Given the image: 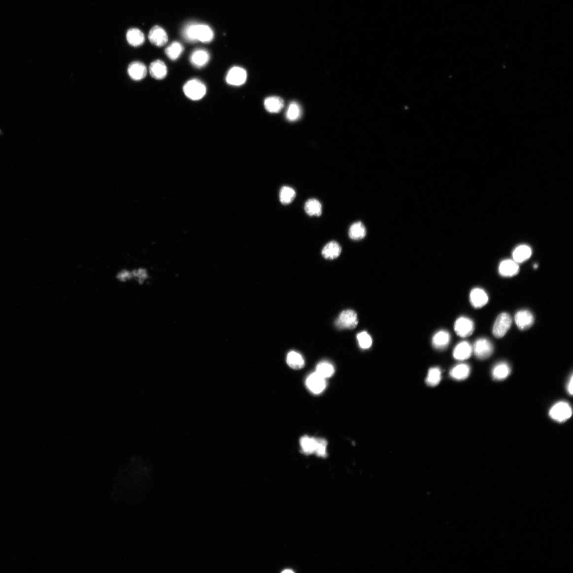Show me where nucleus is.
<instances>
[{
  "mask_svg": "<svg viewBox=\"0 0 573 573\" xmlns=\"http://www.w3.org/2000/svg\"><path fill=\"white\" fill-rule=\"evenodd\" d=\"M213 35L211 28L204 24L190 23L186 25L183 31V37L191 42L200 41L203 43H209L213 39Z\"/></svg>",
  "mask_w": 573,
  "mask_h": 573,
  "instance_id": "nucleus-1",
  "label": "nucleus"
},
{
  "mask_svg": "<svg viewBox=\"0 0 573 573\" xmlns=\"http://www.w3.org/2000/svg\"><path fill=\"white\" fill-rule=\"evenodd\" d=\"M185 95L192 101L202 99L206 92V88L203 83L197 79H193L188 82L183 87Z\"/></svg>",
  "mask_w": 573,
  "mask_h": 573,
  "instance_id": "nucleus-2",
  "label": "nucleus"
},
{
  "mask_svg": "<svg viewBox=\"0 0 573 573\" xmlns=\"http://www.w3.org/2000/svg\"><path fill=\"white\" fill-rule=\"evenodd\" d=\"M573 411L571 405L566 402L556 403L549 411L550 417L560 423H564L572 416Z\"/></svg>",
  "mask_w": 573,
  "mask_h": 573,
  "instance_id": "nucleus-3",
  "label": "nucleus"
},
{
  "mask_svg": "<svg viewBox=\"0 0 573 573\" xmlns=\"http://www.w3.org/2000/svg\"><path fill=\"white\" fill-rule=\"evenodd\" d=\"M512 324L511 316L506 312L500 314L496 319L493 328V334L496 338L505 337Z\"/></svg>",
  "mask_w": 573,
  "mask_h": 573,
  "instance_id": "nucleus-4",
  "label": "nucleus"
},
{
  "mask_svg": "<svg viewBox=\"0 0 573 573\" xmlns=\"http://www.w3.org/2000/svg\"><path fill=\"white\" fill-rule=\"evenodd\" d=\"M473 353L479 360H484L493 353L494 346L491 341L485 337L479 338L472 346Z\"/></svg>",
  "mask_w": 573,
  "mask_h": 573,
  "instance_id": "nucleus-5",
  "label": "nucleus"
},
{
  "mask_svg": "<svg viewBox=\"0 0 573 573\" xmlns=\"http://www.w3.org/2000/svg\"><path fill=\"white\" fill-rule=\"evenodd\" d=\"M336 326L342 329H354L358 325L357 313L353 310H344L336 321Z\"/></svg>",
  "mask_w": 573,
  "mask_h": 573,
  "instance_id": "nucleus-6",
  "label": "nucleus"
},
{
  "mask_svg": "<svg viewBox=\"0 0 573 573\" xmlns=\"http://www.w3.org/2000/svg\"><path fill=\"white\" fill-rule=\"evenodd\" d=\"M475 329L473 321L466 316H461L454 324V331L461 337H467L472 335Z\"/></svg>",
  "mask_w": 573,
  "mask_h": 573,
  "instance_id": "nucleus-7",
  "label": "nucleus"
},
{
  "mask_svg": "<svg viewBox=\"0 0 573 573\" xmlns=\"http://www.w3.org/2000/svg\"><path fill=\"white\" fill-rule=\"evenodd\" d=\"M247 79V72L242 67H234L231 68L226 75L228 84L234 86H239L245 84Z\"/></svg>",
  "mask_w": 573,
  "mask_h": 573,
  "instance_id": "nucleus-8",
  "label": "nucleus"
},
{
  "mask_svg": "<svg viewBox=\"0 0 573 573\" xmlns=\"http://www.w3.org/2000/svg\"><path fill=\"white\" fill-rule=\"evenodd\" d=\"M514 321L517 328L521 331H526L533 326L535 317L530 310L522 309L515 314Z\"/></svg>",
  "mask_w": 573,
  "mask_h": 573,
  "instance_id": "nucleus-9",
  "label": "nucleus"
},
{
  "mask_svg": "<svg viewBox=\"0 0 573 573\" xmlns=\"http://www.w3.org/2000/svg\"><path fill=\"white\" fill-rule=\"evenodd\" d=\"M306 385L310 392L315 395H319L326 389L327 383L325 378L315 372L307 377Z\"/></svg>",
  "mask_w": 573,
  "mask_h": 573,
  "instance_id": "nucleus-10",
  "label": "nucleus"
},
{
  "mask_svg": "<svg viewBox=\"0 0 573 573\" xmlns=\"http://www.w3.org/2000/svg\"><path fill=\"white\" fill-rule=\"evenodd\" d=\"M469 299L472 305L475 308L484 307L489 301V296L485 290L477 287L472 290Z\"/></svg>",
  "mask_w": 573,
  "mask_h": 573,
  "instance_id": "nucleus-11",
  "label": "nucleus"
},
{
  "mask_svg": "<svg viewBox=\"0 0 573 573\" xmlns=\"http://www.w3.org/2000/svg\"><path fill=\"white\" fill-rule=\"evenodd\" d=\"M519 264L513 260H505L502 261L499 267V272L502 277L510 278L514 277L519 273Z\"/></svg>",
  "mask_w": 573,
  "mask_h": 573,
  "instance_id": "nucleus-12",
  "label": "nucleus"
},
{
  "mask_svg": "<svg viewBox=\"0 0 573 573\" xmlns=\"http://www.w3.org/2000/svg\"><path fill=\"white\" fill-rule=\"evenodd\" d=\"M473 353L472 346L468 341L459 342L454 348L453 357L458 361H464L470 358Z\"/></svg>",
  "mask_w": 573,
  "mask_h": 573,
  "instance_id": "nucleus-13",
  "label": "nucleus"
},
{
  "mask_svg": "<svg viewBox=\"0 0 573 573\" xmlns=\"http://www.w3.org/2000/svg\"><path fill=\"white\" fill-rule=\"evenodd\" d=\"M149 40L152 44L162 47L168 43V34L162 27L155 26L152 28L149 33Z\"/></svg>",
  "mask_w": 573,
  "mask_h": 573,
  "instance_id": "nucleus-14",
  "label": "nucleus"
},
{
  "mask_svg": "<svg viewBox=\"0 0 573 573\" xmlns=\"http://www.w3.org/2000/svg\"><path fill=\"white\" fill-rule=\"evenodd\" d=\"M128 72L131 79L140 81L146 77L147 68L142 62L135 61L129 66Z\"/></svg>",
  "mask_w": 573,
  "mask_h": 573,
  "instance_id": "nucleus-15",
  "label": "nucleus"
},
{
  "mask_svg": "<svg viewBox=\"0 0 573 573\" xmlns=\"http://www.w3.org/2000/svg\"><path fill=\"white\" fill-rule=\"evenodd\" d=\"M209 60V53L202 48H199L193 52L190 57L192 65L198 68L204 67L208 63Z\"/></svg>",
  "mask_w": 573,
  "mask_h": 573,
  "instance_id": "nucleus-16",
  "label": "nucleus"
},
{
  "mask_svg": "<svg viewBox=\"0 0 573 573\" xmlns=\"http://www.w3.org/2000/svg\"><path fill=\"white\" fill-rule=\"evenodd\" d=\"M300 444L303 453L306 455L316 454L318 450L319 438H310L305 436L301 438Z\"/></svg>",
  "mask_w": 573,
  "mask_h": 573,
  "instance_id": "nucleus-17",
  "label": "nucleus"
},
{
  "mask_svg": "<svg viewBox=\"0 0 573 573\" xmlns=\"http://www.w3.org/2000/svg\"><path fill=\"white\" fill-rule=\"evenodd\" d=\"M149 72L152 77L157 80H162L167 77L168 68L164 62L156 60L152 62L150 65Z\"/></svg>",
  "mask_w": 573,
  "mask_h": 573,
  "instance_id": "nucleus-18",
  "label": "nucleus"
},
{
  "mask_svg": "<svg viewBox=\"0 0 573 573\" xmlns=\"http://www.w3.org/2000/svg\"><path fill=\"white\" fill-rule=\"evenodd\" d=\"M451 340V335L445 330H440L435 334L432 339L433 346L438 349H443L448 346Z\"/></svg>",
  "mask_w": 573,
  "mask_h": 573,
  "instance_id": "nucleus-19",
  "label": "nucleus"
},
{
  "mask_svg": "<svg viewBox=\"0 0 573 573\" xmlns=\"http://www.w3.org/2000/svg\"><path fill=\"white\" fill-rule=\"evenodd\" d=\"M511 372L509 365L505 362L496 364L492 370L493 378L496 381H502L507 378Z\"/></svg>",
  "mask_w": 573,
  "mask_h": 573,
  "instance_id": "nucleus-20",
  "label": "nucleus"
},
{
  "mask_svg": "<svg viewBox=\"0 0 573 573\" xmlns=\"http://www.w3.org/2000/svg\"><path fill=\"white\" fill-rule=\"evenodd\" d=\"M341 247L337 241H330L324 247L322 251L323 257L329 260H334L340 256Z\"/></svg>",
  "mask_w": 573,
  "mask_h": 573,
  "instance_id": "nucleus-21",
  "label": "nucleus"
},
{
  "mask_svg": "<svg viewBox=\"0 0 573 573\" xmlns=\"http://www.w3.org/2000/svg\"><path fill=\"white\" fill-rule=\"evenodd\" d=\"M471 372V367L466 364H460L455 366L450 371L451 377L455 380L462 381L467 379Z\"/></svg>",
  "mask_w": 573,
  "mask_h": 573,
  "instance_id": "nucleus-22",
  "label": "nucleus"
},
{
  "mask_svg": "<svg viewBox=\"0 0 573 573\" xmlns=\"http://www.w3.org/2000/svg\"><path fill=\"white\" fill-rule=\"evenodd\" d=\"M264 105L268 112L277 113L284 108V101L279 97L272 96L266 99Z\"/></svg>",
  "mask_w": 573,
  "mask_h": 573,
  "instance_id": "nucleus-23",
  "label": "nucleus"
},
{
  "mask_svg": "<svg viewBox=\"0 0 573 573\" xmlns=\"http://www.w3.org/2000/svg\"><path fill=\"white\" fill-rule=\"evenodd\" d=\"M532 255V250L531 248L527 245H521L517 247L513 252L512 256L514 261L517 264L523 263V262L528 260Z\"/></svg>",
  "mask_w": 573,
  "mask_h": 573,
  "instance_id": "nucleus-24",
  "label": "nucleus"
},
{
  "mask_svg": "<svg viewBox=\"0 0 573 573\" xmlns=\"http://www.w3.org/2000/svg\"><path fill=\"white\" fill-rule=\"evenodd\" d=\"M128 42L131 46L135 47L142 45L145 40L143 33L139 29H131L127 33Z\"/></svg>",
  "mask_w": 573,
  "mask_h": 573,
  "instance_id": "nucleus-25",
  "label": "nucleus"
},
{
  "mask_svg": "<svg viewBox=\"0 0 573 573\" xmlns=\"http://www.w3.org/2000/svg\"><path fill=\"white\" fill-rule=\"evenodd\" d=\"M133 281L139 285L146 284L150 279V273L148 269L143 267H138L131 269Z\"/></svg>",
  "mask_w": 573,
  "mask_h": 573,
  "instance_id": "nucleus-26",
  "label": "nucleus"
},
{
  "mask_svg": "<svg viewBox=\"0 0 573 573\" xmlns=\"http://www.w3.org/2000/svg\"><path fill=\"white\" fill-rule=\"evenodd\" d=\"M304 209L309 216L319 217L322 215V206L319 200L310 199L305 203Z\"/></svg>",
  "mask_w": 573,
  "mask_h": 573,
  "instance_id": "nucleus-27",
  "label": "nucleus"
},
{
  "mask_svg": "<svg viewBox=\"0 0 573 573\" xmlns=\"http://www.w3.org/2000/svg\"><path fill=\"white\" fill-rule=\"evenodd\" d=\"M286 361L289 367L294 370L301 369L305 365V361L302 356L294 351L289 352Z\"/></svg>",
  "mask_w": 573,
  "mask_h": 573,
  "instance_id": "nucleus-28",
  "label": "nucleus"
},
{
  "mask_svg": "<svg viewBox=\"0 0 573 573\" xmlns=\"http://www.w3.org/2000/svg\"><path fill=\"white\" fill-rule=\"evenodd\" d=\"M366 234L367 230L364 224L361 222L355 223L350 227L349 236L352 239L361 240L365 237Z\"/></svg>",
  "mask_w": 573,
  "mask_h": 573,
  "instance_id": "nucleus-29",
  "label": "nucleus"
},
{
  "mask_svg": "<svg viewBox=\"0 0 573 573\" xmlns=\"http://www.w3.org/2000/svg\"><path fill=\"white\" fill-rule=\"evenodd\" d=\"M183 51V46L180 43L175 41L166 48L165 53L170 60H176L181 56Z\"/></svg>",
  "mask_w": 573,
  "mask_h": 573,
  "instance_id": "nucleus-30",
  "label": "nucleus"
},
{
  "mask_svg": "<svg viewBox=\"0 0 573 573\" xmlns=\"http://www.w3.org/2000/svg\"><path fill=\"white\" fill-rule=\"evenodd\" d=\"M334 366L330 363L322 362L317 365L316 372L324 378L332 376L335 373Z\"/></svg>",
  "mask_w": 573,
  "mask_h": 573,
  "instance_id": "nucleus-31",
  "label": "nucleus"
},
{
  "mask_svg": "<svg viewBox=\"0 0 573 573\" xmlns=\"http://www.w3.org/2000/svg\"><path fill=\"white\" fill-rule=\"evenodd\" d=\"M295 197V191L289 186H284L280 189L279 199L282 204H288L292 203Z\"/></svg>",
  "mask_w": 573,
  "mask_h": 573,
  "instance_id": "nucleus-32",
  "label": "nucleus"
},
{
  "mask_svg": "<svg viewBox=\"0 0 573 573\" xmlns=\"http://www.w3.org/2000/svg\"><path fill=\"white\" fill-rule=\"evenodd\" d=\"M441 379V371L438 368L430 369L426 379V384L430 386H436Z\"/></svg>",
  "mask_w": 573,
  "mask_h": 573,
  "instance_id": "nucleus-33",
  "label": "nucleus"
},
{
  "mask_svg": "<svg viewBox=\"0 0 573 573\" xmlns=\"http://www.w3.org/2000/svg\"><path fill=\"white\" fill-rule=\"evenodd\" d=\"M301 115V108L299 103L296 102H292L287 110V119L290 121H295L300 118Z\"/></svg>",
  "mask_w": 573,
  "mask_h": 573,
  "instance_id": "nucleus-34",
  "label": "nucleus"
},
{
  "mask_svg": "<svg viewBox=\"0 0 573 573\" xmlns=\"http://www.w3.org/2000/svg\"><path fill=\"white\" fill-rule=\"evenodd\" d=\"M115 279L122 284L133 281V275L131 269L123 268L117 271L115 274Z\"/></svg>",
  "mask_w": 573,
  "mask_h": 573,
  "instance_id": "nucleus-35",
  "label": "nucleus"
},
{
  "mask_svg": "<svg viewBox=\"0 0 573 573\" xmlns=\"http://www.w3.org/2000/svg\"><path fill=\"white\" fill-rule=\"evenodd\" d=\"M357 340L361 348L368 349L371 348L372 341L371 336L366 331H363L357 336Z\"/></svg>",
  "mask_w": 573,
  "mask_h": 573,
  "instance_id": "nucleus-36",
  "label": "nucleus"
},
{
  "mask_svg": "<svg viewBox=\"0 0 573 573\" xmlns=\"http://www.w3.org/2000/svg\"><path fill=\"white\" fill-rule=\"evenodd\" d=\"M567 391L571 396L573 395V377L572 374L569 379V381L567 385Z\"/></svg>",
  "mask_w": 573,
  "mask_h": 573,
  "instance_id": "nucleus-37",
  "label": "nucleus"
},
{
  "mask_svg": "<svg viewBox=\"0 0 573 573\" xmlns=\"http://www.w3.org/2000/svg\"><path fill=\"white\" fill-rule=\"evenodd\" d=\"M538 265H537V264H535V265L534 266V269H537V268H538Z\"/></svg>",
  "mask_w": 573,
  "mask_h": 573,
  "instance_id": "nucleus-38",
  "label": "nucleus"
}]
</instances>
